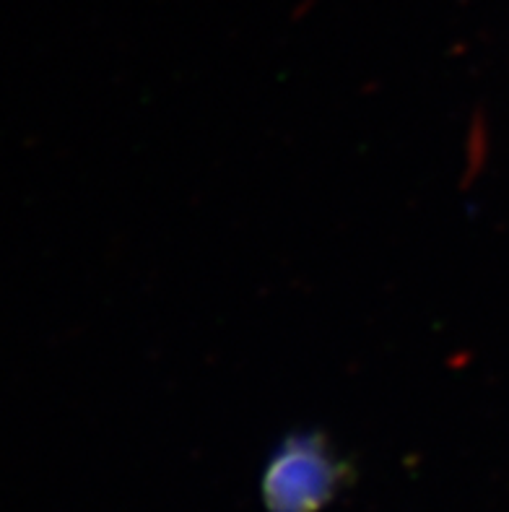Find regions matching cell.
<instances>
[{"label": "cell", "instance_id": "6da1fadb", "mask_svg": "<svg viewBox=\"0 0 509 512\" xmlns=\"http://www.w3.org/2000/svg\"><path fill=\"white\" fill-rule=\"evenodd\" d=\"M338 476L323 442L291 440L265 474V500L273 512H312L333 494Z\"/></svg>", "mask_w": 509, "mask_h": 512}]
</instances>
